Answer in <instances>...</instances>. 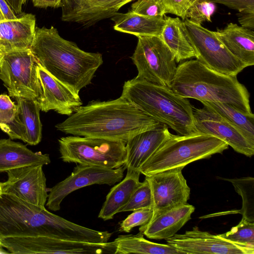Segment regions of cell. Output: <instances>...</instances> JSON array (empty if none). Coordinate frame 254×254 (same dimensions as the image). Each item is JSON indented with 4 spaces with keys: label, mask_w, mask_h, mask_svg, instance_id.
Returning <instances> with one entry per match:
<instances>
[{
    "label": "cell",
    "mask_w": 254,
    "mask_h": 254,
    "mask_svg": "<svg viewBox=\"0 0 254 254\" xmlns=\"http://www.w3.org/2000/svg\"><path fill=\"white\" fill-rule=\"evenodd\" d=\"M228 146L217 137L198 132L172 134L142 166L140 172L149 176L166 170L183 169L192 162L221 153Z\"/></svg>",
    "instance_id": "8992f818"
},
{
    "label": "cell",
    "mask_w": 254,
    "mask_h": 254,
    "mask_svg": "<svg viewBox=\"0 0 254 254\" xmlns=\"http://www.w3.org/2000/svg\"><path fill=\"white\" fill-rule=\"evenodd\" d=\"M167 244L182 254H254V245H239L227 241L218 235L202 231L196 227L184 234H176L166 240Z\"/></svg>",
    "instance_id": "5bb4252c"
},
{
    "label": "cell",
    "mask_w": 254,
    "mask_h": 254,
    "mask_svg": "<svg viewBox=\"0 0 254 254\" xmlns=\"http://www.w3.org/2000/svg\"><path fill=\"white\" fill-rule=\"evenodd\" d=\"M165 23L159 36L173 54L176 62L195 58V52L186 35L183 20L164 16Z\"/></svg>",
    "instance_id": "484cf974"
},
{
    "label": "cell",
    "mask_w": 254,
    "mask_h": 254,
    "mask_svg": "<svg viewBox=\"0 0 254 254\" xmlns=\"http://www.w3.org/2000/svg\"><path fill=\"white\" fill-rule=\"evenodd\" d=\"M133 0H63L62 20L89 26L112 17Z\"/></svg>",
    "instance_id": "ac0fdd59"
},
{
    "label": "cell",
    "mask_w": 254,
    "mask_h": 254,
    "mask_svg": "<svg viewBox=\"0 0 254 254\" xmlns=\"http://www.w3.org/2000/svg\"><path fill=\"white\" fill-rule=\"evenodd\" d=\"M218 235L235 244L254 246V222L242 218L230 231Z\"/></svg>",
    "instance_id": "f546056e"
},
{
    "label": "cell",
    "mask_w": 254,
    "mask_h": 254,
    "mask_svg": "<svg viewBox=\"0 0 254 254\" xmlns=\"http://www.w3.org/2000/svg\"><path fill=\"white\" fill-rule=\"evenodd\" d=\"M35 29L36 18L31 13L0 21V50L4 53L30 49Z\"/></svg>",
    "instance_id": "ffe728a7"
},
{
    "label": "cell",
    "mask_w": 254,
    "mask_h": 254,
    "mask_svg": "<svg viewBox=\"0 0 254 254\" xmlns=\"http://www.w3.org/2000/svg\"><path fill=\"white\" fill-rule=\"evenodd\" d=\"M81 226L14 196L0 194V238L45 236L77 241Z\"/></svg>",
    "instance_id": "277c9868"
},
{
    "label": "cell",
    "mask_w": 254,
    "mask_h": 254,
    "mask_svg": "<svg viewBox=\"0 0 254 254\" xmlns=\"http://www.w3.org/2000/svg\"><path fill=\"white\" fill-rule=\"evenodd\" d=\"M17 111L15 105L6 94L0 95V124L10 122Z\"/></svg>",
    "instance_id": "d590c367"
},
{
    "label": "cell",
    "mask_w": 254,
    "mask_h": 254,
    "mask_svg": "<svg viewBox=\"0 0 254 254\" xmlns=\"http://www.w3.org/2000/svg\"><path fill=\"white\" fill-rule=\"evenodd\" d=\"M130 57L137 69L135 78L171 88L177 66L175 57L160 36L138 37Z\"/></svg>",
    "instance_id": "ba28073f"
},
{
    "label": "cell",
    "mask_w": 254,
    "mask_h": 254,
    "mask_svg": "<svg viewBox=\"0 0 254 254\" xmlns=\"http://www.w3.org/2000/svg\"><path fill=\"white\" fill-rule=\"evenodd\" d=\"M161 124L121 96L81 106L55 127L66 134L126 143L136 134Z\"/></svg>",
    "instance_id": "6da1fadb"
},
{
    "label": "cell",
    "mask_w": 254,
    "mask_h": 254,
    "mask_svg": "<svg viewBox=\"0 0 254 254\" xmlns=\"http://www.w3.org/2000/svg\"><path fill=\"white\" fill-rule=\"evenodd\" d=\"M182 170L176 168L145 176L151 191V219L188 203L190 189L182 174Z\"/></svg>",
    "instance_id": "7c38bea8"
},
{
    "label": "cell",
    "mask_w": 254,
    "mask_h": 254,
    "mask_svg": "<svg viewBox=\"0 0 254 254\" xmlns=\"http://www.w3.org/2000/svg\"><path fill=\"white\" fill-rule=\"evenodd\" d=\"M3 55V53L0 50V63H1V60L2 59Z\"/></svg>",
    "instance_id": "ee69618b"
},
{
    "label": "cell",
    "mask_w": 254,
    "mask_h": 254,
    "mask_svg": "<svg viewBox=\"0 0 254 254\" xmlns=\"http://www.w3.org/2000/svg\"><path fill=\"white\" fill-rule=\"evenodd\" d=\"M0 9L4 19H13L17 18L15 13L5 0H0Z\"/></svg>",
    "instance_id": "ab89813d"
},
{
    "label": "cell",
    "mask_w": 254,
    "mask_h": 254,
    "mask_svg": "<svg viewBox=\"0 0 254 254\" xmlns=\"http://www.w3.org/2000/svg\"><path fill=\"white\" fill-rule=\"evenodd\" d=\"M140 173L127 170L125 178L113 187L106 196L105 201L98 214L103 220L114 218L115 214L127 202L131 195L141 182Z\"/></svg>",
    "instance_id": "d4e9b609"
},
{
    "label": "cell",
    "mask_w": 254,
    "mask_h": 254,
    "mask_svg": "<svg viewBox=\"0 0 254 254\" xmlns=\"http://www.w3.org/2000/svg\"><path fill=\"white\" fill-rule=\"evenodd\" d=\"M124 165L116 169L78 164L71 174L63 181L49 189L46 206L51 210L56 211L61 208L64 199L72 192L94 184L114 185L122 180Z\"/></svg>",
    "instance_id": "8fae6325"
},
{
    "label": "cell",
    "mask_w": 254,
    "mask_h": 254,
    "mask_svg": "<svg viewBox=\"0 0 254 254\" xmlns=\"http://www.w3.org/2000/svg\"><path fill=\"white\" fill-rule=\"evenodd\" d=\"M164 124L139 133L126 143L127 170L140 172L142 166L172 134Z\"/></svg>",
    "instance_id": "d6986e66"
},
{
    "label": "cell",
    "mask_w": 254,
    "mask_h": 254,
    "mask_svg": "<svg viewBox=\"0 0 254 254\" xmlns=\"http://www.w3.org/2000/svg\"><path fill=\"white\" fill-rule=\"evenodd\" d=\"M237 15L241 26L254 30V12H239Z\"/></svg>",
    "instance_id": "74e56055"
},
{
    "label": "cell",
    "mask_w": 254,
    "mask_h": 254,
    "mask_svg": "<svg viewBox=\"0 0 254 254\" xmlns=\"http://www.w3.org/2000/svg\"><path fill=\"white\" fill-rule=\"evenodd\" d=\"M116 248L115 254H182L174 247L145 239L142 233L119 235L114 240Z\"/></svg>",
    "instance_id": "4316f807"
},
{
    "label": "cell",
    "mask_w": 254,
    "mask_h": 254,
    "mask_svg": "<svg viewBox=\"0 0 254 254\" xmlns=\"http://www.w3.org/2000/svg\"><path fill=\"white\" fill-rule=\"evenodd\" d=\"M12 10L16 13H20L23 4L22 0H5Z\"/></svg>",
    "instance_id": "60d3db41"
},
{
    "label": "cell",
    "mask_w": 254,
    "mask_h": 254,
    "mask_svg": "<svg viewBox=\"0 0 254 254\" xmlns=\"http://www.w3.org/2000/svg\"><path fill=\"white\" fill-rule=\"evenodd\" d=\"M43 167L42 165H31L8 171L7 180L0 182L1 193L45 207L49 189Z\"/></svg>",
    "instance_id": "4fadbf2b"
},
{
    "label": "cell",
    "mask_w": 254,
    "mask_h": 254,
    "mask_svg": "<svg viewBox=\"0 0 254 254\" xmlns=\"http://www.w3.org/2000/svg\"><path fill=\"white\" fill-rule=\"evenodd\" d=\"M63 0H33L34 6L40 8L62 7Z\"/></svg>",
    "instance_id": "f35d334b"
},
{
    "label": "cell",
    "mask_w": 254,
    "mask_h": 254,
    "mask_svg": "<svg viewBox=\"0 0 254 254\" xmlns=\"http://www.w3.org/2000/svg\"><path fill=\"white\" fill-rule=\"evenodd\" d=\"M37 64L30 49L3 53L0 65V79L10 96L38 100L41 88Z\"/></svg>",
    "instance_id": "30bf717a"
},
{
    "label": "cell",
    "mask_w": 254,
    "mask_h": 254,
    "mask_svg": "<svg viewBox=\"0 0 254 254\" xmlns=\"http://www.w3.org/2000/svg\"><path fill=\"white\" fill-rule=\"evenodd\" d=\"M196 132L210 135L226 142L235 151L251 157L254 154V145L237 126L216 112L203 106L193 109Z\"/></svg>",
    "instance_id": "9a60e30c"
},
{
    "label": "cell",
    "mask_w": 254,
    "mask_h": 254,
    "mask_svg": "<svg viewBox=\"0 0 254 254\" xmlns=\"http://www.w3.org/2000/svg\"><path fill=\"white\" fill-rule=\"evenodd\" d=\"M17 111L9 122L0 124V128L12 139H20L31 145L38 144L42 139V125L40 108L37 100L15 97Z\"/></svg>",
    "instance_id": "e0dca14e"
},
{
    "label": "cell",
    "mask_w": 254,
    "mask_h": 254,
    "mask_svg": "<svg viewBox=\"0 0 254 254\" xmlns=\"http://www.w3.org/2000/svg\"><path fill=\"white\" fill-rule=\"evenodd\" d=\"M23 4H24L27 0H22Z\"/></svg>",
    "instance_id": "bcb514c9"
},
{
    "label": "cell",
    "mask_w": 254,
    "mask_h": 254,
    "mask_svg": "<svg viewBox=\"0 0 254 254\" xmlns=\"http://www.w3.org/2000/svg\"><path fill=\"white\" fill-rule=\"evenodd\" d=\"M152 214V207L134 210L121 222L119 229L121 231L128 233L134 227L148 223L151 220Z\"/></svg>",
    "instance_id": "836d02e7"
},
{
    "label": "cell",
    "mask_w": 254,
    "mask_h": 254,
    "mask_svg": "<svg viewBox=\"0 0 254 254\" xmlns=\"http://www.w3.org/2000/svg\"><path fill=\"white\" fill-rule=\"evenodd\" d=\"M9 252L4 250V248L0 243V254H9Z\"/></svg>",
    "instance_id": "b9f144b4"
},
{
    "label": "cell",
    "mask_w": 254,
    "mask_h": 254,
    "mask_svg": "<svg viewBox=\"0 0 254 254\" xmlns=\"http://www.w3.org/2000/svg\"><path fill=\"white\" fill-rule=\"evenodd\" d=\"M204 106L217 113L244 132L249 142L254 145V115L247 114L226 103L201 101Z\"/></svg>",
    "instance_id": "83f0119b"
},
{
    "label": "cell",
    "mask_w": 254,
    "mask_h": 254,
    "mask_svg": "<svg viewBox=\"0 0 254 254\" xmlns=\"http://www.w3.org/2000/svg\"><path fill=\"white\" fill-rule=\"evenodd\" d=\"M121 96L179 135L196 132L191 105L170 88L134 78L125 82Z\"/></svg>",
    "instance_id": "5b68a950"
},
{
    "label": "cell",
    "mask_w": 254,
    "mask_h": 254,
    "mask_svg": "<svg viewBox=\"0 0 254 254\" xmlns=\"http://www.w3.org/2000/svg\"><path fill=\"white\" fill-rule=\"evenodd\" d=\"M170 88L184 98L226 103L245 114H253L250 94L237 76L212 70L197 60L177 66Z\"/></svg>",
    "instance_id": "3957f363"
},
{
    "label": "cell",
    "mask_w": 254,
    "mask_h": 254,
    "mask_svg": "<svg viewBox=\"0 0 254 254\" xmlns=\"http://www.w3.org/2000/svg\"><path fill=\"white\" fill-rule=\"evenodd\" d=\"M223 179L231 183L242 197V206L238 213L242 215L243 219L254 222V178L246 177Z\"/></svg>",
    "instance_id": "f1b7e54d"
},
{
    "label": "cell",
    "mask_w": 254,
    "mask_h": 254,
    "mask_svg": "<svg viewBox=\"0 0 254 254\" xmlns=\"http://www.w3.org/2000/svg\"><path fill=\"white\" fill-rule=\"evenodd\" d=\"M37 72L41 88L38 100L40 110L45 112L54 110L69 116L82 105L79 95L52 76L38 63Z\"/></svg>",
    "instance_id": "2e32d148"
},
{
    "label": "cell",
    "mask_w": 254,
    "mask_h": 254,
    "mask_svg": "<svg viewBox=\"0 0 254 254\" xmlns=\"http://www.w3.org/2000/svg\"><path fill=\"white\" fill-rule=\"evenodd\" d=\"M195 0H162L167 13L175 14L181 17L183 20L186 18V14Z\"/></svg>",
    "instance_id": "e575fe53"
},
{
    "label": "cell",
    "mask_w": 254,
    "mask_h": 254,
    "mask_svg": "<svg viewBox=\"0 0 254 254\" xmlns=\"http://www.w3.org/2000/svg\"><path fill=\"white\" fill-rule=\"evenodd\" d=\"M50 163L48 154L34 152L26 145L10 139H0V173L27 166H44Z\"/></svg>",
    "instance_id": "603a6c76"
},
{
    "label": "cell",
    "mask_w": 254,
    "mask_h": 254,
    "mask_svg": "<svg viewBox=\"0 0 254 254\" xmlns=\"http://www.w3.org/2000/svg\"><path fill=\"white\" fill-rule=\"evenodd\" d=\"M61 158L66 163L116 169L124 165L126 142L70 135L58 140Z\"/></svg>",
    "instance_id": "52a82bcc"
},
{
    "label": "cell",
    "mask_w": 254,
    "mask_h": 254,
    "mask_svg": "<svg viewBox=\"0 0 254 254\" xmlns=\"http://www.w3.org/2000/svg\"><path fill=\"white\" fill-rule=\"evenodd\" d=\"M215 10V3L210 0H195L187 10L186 18L201 25L204 21H211V17Z\"/></svg>",
    "instance_id": "1f68e13d"
},
{
    "label": "cell",
    "mask_w": 254,
    "mask_h": 254,
    "mask_svg": "<svg viewBox=\"0 0 254 254\" xmlns=\"http://www.w3.org/2000/svg\"><path fill=\"white\" fill-rule=\"evenodd\" d=\"M152 205L150 187L145 178L144 181L133 191L127 202L120 210L119 212L152 207Z\"/></svg>",
    "instance_id": "4dcf8cb0"
},
{
    "label": "cell",
    "mask_w": 254,
    "mask_h": 254,
    "mask_svg": "<svg viewBox=\"0 0 254 254\" xmlns=\"http://www.w3.org/2000/svg\"><path fill=\"white\" fill-rule=\"evenodd\" d=\"M196 60L217 72L237 76L247 66L234 56L214 33L189 19L183 20Z\"/></svg>",
    "instance_id": "9c48e42d"
},
{
    "label": "cell",
    "mask_w": 254,
    "mask_h": 254,
    "mask_svg": "<svg viewBox=\"0 0 254 254\" xmlns=\"http://www.w3.org/2000/svg\"><path fill=\"white\" fill-rule=\"evenodd\" d=\"M194 207L186 204L165 212L141 226L139 232L148 238L167 240L173 236L190 219Z\"/></svg>",
    "instance_id": "44dd1931"
},
{
    "label": "cell",
    "mask_w": 254,
    "mask_h": 254,
    "mask_svg": "<svg viewBox=\"0 0 254 254\" xmlns=\"http://www.w3.org/2000/svg\"><path fill=\"white\" fill-rule=\"evenodd\" d=\"M228 50L247 67L254 64V30L230 22L214 31Z\"/></svg>",
    "instance_id": "7402d4cb"
},
{
    "label": "cell",
    "mask_w": 254,
    "mask_h": 254,
    "mask_svg": "<svg viewBox=\"0 0 254 254\" xmlns=\"http://www.w3.org/2000/svg\"><path fill=\"white\" fill-rule=\"evenodd\" d=\"M1 194V186H0V194Z\"/></svg>",
    "instance_id": "f6af8a7d"
},
{
    "label": "cell",
    "mask_w": 254,
    "mask_h": 254,
    "mask_svg": "<svg viewBox=\"0 0 254 254\" xmlns=\"http://www.w3.org/2000/svg\"><path fill=\"white\" fill-rule=\"evenodd\" d=\"M130 10L151 17L163 16L167 13L162 0H137L132 4Z\"/></svg>",
    "instance_id": "d6a6232c"
},
{
    "label": "cell",
    "mask_w": 254,
    "mask_h": 254,
    "mask_svg": "<svg viewBox=\"0 0 254 254\" xmlns=\"http://www.w3.org/2000/svg\"><path fill=\"white\" fill-rule=\"evenodd\" d=\"M164 16H147L129 10L125 13L117 12L111 19L114 22V29L116 31L132 34L137 37L159 36L165 23Z\"/></svg>",
    "instance_id": "cb8c5ba5"
},
{
    "label": "cell",
    "mask_w": 254,
    "mask_h": 254,
    "mask_svg": "<svg viewBox=\"0 0 254 254\" xmlns=\"http://www.w3.org/2000/svg\"><path fill=\"white\" fill-rule=\"evenodd\" d=\"M30 50L41 66L77 95L103 64L101 54L83 51L53 26L36 27Z\"/></svg>",
    "instance_id": "7a4b0ae2"
},
{
    "label": "cell",
    "mask_w": 254,
    "mask_h": 254,
    "mask_svg": "<svg viewBox=\"0 0 254 254\" xmlns=\"http://www.w3.org/2000/svg\"><path fill=\"white\" fill-rule=\"evenodd\" d=\"M4 19V17L2 13V12H1V10L0 9V21H1L2 20Z\"/></svg>",
    "instance_id": "7bdbcfd3"
},
{
    "label": "cell",
    "mask_w": 254,
    "mask_h": 254,
    "mask_svg": "<svg viewBox=\"0 0 254 254\" xmlns=\"http://www.w3.org/2000/svg\"><path fill=\"white\" fill-rule=\"evenodd\" d=\"M239 12H254V0H210Z\"/></svg>",
    "instance_id": "8d00e7d4"
}]
</instances>
